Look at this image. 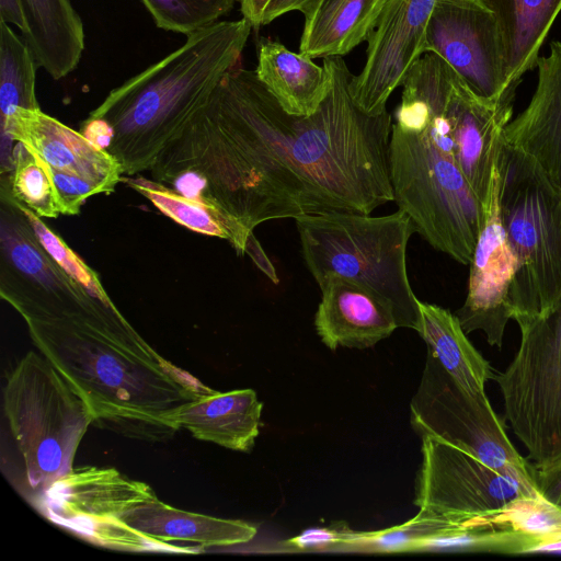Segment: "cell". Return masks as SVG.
<instances>
[{"label": "cell", "mask_w": 561, "mask_h": 561, "mask_svg": "<svg viewBox=\"0 0 561 561\" xmlns=\"http://www.w3.org/2000/svg\"><path fill=\"white\" fill-rule=\"evenodd\" d=\"M327 98L310 116L286 113L254 70L232 69L208 103L158 156L157 178L253 230L321 213L369 215L393 201L392 116L353 101L342 56L323 58Z\"/></svg>", "instance_id": "cell-1"}, {"label": "cell", "mask_w": 561, "mask_h": 561, "mask_svg": "<svg viewBox=\"0 0 561 561\" xmlns=\"http://www.w3.org/2000/svg\"><path fill=\"white\" fill-rule=\"evenodd\" d=\"M0 294L24 319L39 353L77 390L94 425L129 438L160 442L176 432L179 409L211 391L160 356L82 264L70 275L32 225L0 233Z\"/></svg>", "instance_id": "cell-2"}, {"label": "cell", "mask_w": 561, "mask_h": 561, "mask_svg": "<svg viewBox=\"0 0 561 561\" xmlns=\"http://www.w3.org/2000/svg\"><path fill=\"white\" fill-rule=\"evenodd\" d=\"M252 28L242 18L186 36L178 49L113 89L81 133L114 157L123 174L150 170L234 69Z\"/></svg>", "instance_id": "cell-3"}, {"label": "cell", "mask_w": 561, "mask_h": 561, "mask_svg": "<svg viewBox=\"0 0 561 561\" xmlns=\"http://www.w3.org/2000/svg\"><path fill=\"white\" fill-rule=\"evenodd\" d=\"M295 220L304 260L318 285L330 276L366 285L390 304L399 328L420 331V300L407 271V247L416 229L403 210L377 217L321 213Z\"/></svg>", "instance_id": "cell-4"}, {"label": "cell", "mask_w": 561, "mask_h": 561, "mask_svg": "<svg viewBox=\"0 0 561 561\" xmlns=\"http://www.w3.org/2000/svg\"><path fill=\"white\" fill-rule=\"evenodd\" d=\"M389 176L393 197L435 250L469 264L484 207L459 169L451 138L392 119Z\"/></svg>", "instance_id": "cell-5"}, {"label": "cell", "mask_w": 561, "mask_h": 561, "mask_svg": "<svg viewBox=\"0 0 561 561\" xmlns=\"http://www.w3.org/2000/svg\"><path fill=\"white\" fill-rule=\"evenodd\" d=\"M496 168L501 218L519 263L513 318L542 314L561 301V187L504 139Z\"/></svg>", "instance_id": "cell-6"}, {"label": "cell", "mask_w": 561, "mask_h": 561, "mask_svg": "<svg viewBox=\"0 0 561 561\" xmlns=\"http://www.w3.org/2000/svg\"><path fill=\"white\" fill-rule=\"evenodd\" d=\"M3 410L21 456L26 493L36 504L53 482L73 468L94 415L49 360L35 352L9 374Z\"/></svg>", "instance_id": "cell-7"}, {"label": "cell", "mask_w": 561, "mask_h": 561, "mask_svg": "<svg viewBox=\"0 0 561 561\" xmlns=\"http://www.w3.org/2000/svg\"><path fill=\"white\" fill-rule=\"evenodd\" d=\"M516 355L495 371L505 417L536 471L561 465V301L546 313L516 314Z\"/></svg>", "instance_id": "cell-8"}, {"label": "cell", "mask_w": 561, "mask_h": 561, "mask_svg": "<svg viewBox=\"0 0 561 561\" xmlns=\"http://www.w3.org/2000/svg\"><path fill=\"white\" fill-rule=\"evenodd\" d=\"M421 439L414 504L430 517L467 528L502 522L515 502L541 496L463 447L432 436Z\"/></svg>", "instance_id": "cell-9"}, {"label": "cell", "mask_w": 561, "mask_h": 561, "mask_svg": "<svg viewBox=\"0 0 561 561\" xmlns=\"http://www.w3.org/2000/svg\"><path fill=\"white\" fill-rule=\"evenodd\" d=\"M410 411L411 425L420 437L463 447L495 470L537 489L535 468L508 438L486 394L468 393L428 351Z\"/></svg>", "instance_id": "cell-10"}, {"label": "cell", "mask_w": 561, "mask_h": 561, "mask_svg": "<svg viewBox=\"0 0 561 561\" xmlns=\"http://www.w3.org/2000/svg\"><path fill=\"white\" fill-rule=\"evenodd\" d=\"M151 486L114 468H72L36 502L51 523L104 548L156 552L149 541L123 522L124 513L154 496Z\"/></svg>", "instance_id": "cell-11"}, {"label": "cell", "mask_w": 561, "mask_h": 561, "mask_svg": "<svg viewBox=\"0 0 561 561\" xmlns=\"http://www.w3.org/2000/svg\"><path fill=\"white\" fill-rule=\"evenodd\" d=\"M424 51L440 56L481 96L517 90L507 85L501 32L484 0H436Z\"/></svg>", "instance_id": "cell-12"}, {"label": "cell", "mask_w": 561, "mask_h": 561, "mask_svg": "<svg viewBox=\"0 0 561 561\" xmlns=\"http://www.w3.org/2000/svg\"><path fill=\"white\" fill-rule=\"evenodd\" d=\"M436 0H388L367 38L366 61L350 92L367 115L387 112V101L425 53L427 22Z\"/></svg>", "instance_id": "cell-13"}, {"label": "cell", "mask_w": 561, "mask_h": 561, "mask_svg": "<svg viewBox=\"0 0 561 561\" xmlns=\"http://www.w3.org/2000/svg\"><path fill=\"white\" fill-rule=\"evenodd\" d=\"M469 265L468 294L456 316L466 334L482 331L490 345L501 348L506 324L513 319L511 289L519 263L501 218L496 167Z\"/></svg>", "instance_id": "cell-14"}, {"label": "cell", "mask_w": 561, "mask_h": 561, "mask_svg": "<svg viewBox=\"0 0 561 561\" xmlns=\"http://www.w3.org/2000/svg\"><path fill=\"white\" fill-rule=\"evenodd\" d=\"M515 95L516 91H508L499 98L481 96L449 67L445 108L450 123L455 158L484 208L504 130L512 119Z\"/></svg>", "instance_id": "cell-15"}, {"label": "cell", "mask_w": 561, "mask_h": 561, "mask_svg": "<svg viewBox=\"0 0 561 561\" xmlns=\"http://www.w3.org/2000/svg\"><path fill=\"white\" fill-rule=\"evenodd\" d=\"M1 129L2 140L23 144L49 170L100 184L106 193L122 181L114 157L41 108H18Z\"/></svg>", "instance_id": "cell-16"}, {"label": "cell", "mask_w": 561, "mask_h": 561, "mask_svg": "<svg viewBox=\"0 0 561 561\" xmlns=\"http://www.w3.org/2000/svg\"><path fill=\"white\" fill-rule=\"evenodd\" d=\"M319 287L314 328L331 351L371 347L399 328L390 304L370 287L340 276Z\"/></svg>", "instance_id": "cell-17"}, {"label": "cell", "mask_w": 561, "mask_h": 561, "mask_svg": "<svg viewBox=\"0 0 561 561\" xmlns=\"http://www.w3.org/2000/svg\"><path fill=\"white\" fill-rule=\"evenodd\" d=\"M123 522L149 541L156 552L198 553L247 543L257 533L247 522L182 511L157 495L127 510Z\"/></svg>", "instance_id": "cell-18"}, {"label": "cell", "mask_w": 561, "mask_h": 561, "mask_svg": "<svg viewBox=\"0 0 561 561\" xmlns=\"http://www.w3.org/2000/svg\"><path fill=\"white\" fill-rule=\"evenodd\" d=\"M537 84L526 108L507 124L503 139L525 152L561 187V42L539 56Z\"/></svg>", "instance_id": "cell-19"}, {"label": "cell", "mask_w": 561, "mask_h": 561, "mask_svg": "<svg viewBox=\"0 0 561 561\" xmlns=\"http://www.w3.org/2000/svg\"><path fill=\"white\" fill-rule=\"evenodd\" d=\"M262 408L252 389L211 390L182 405L175 413L174 425L196 439L250 451L260 433Z\"/></svg>", "instance_id": "cell-20"}, {"label": "cell", "mask_w": 561, "mask_h": 561, "mask_svg": "<svg viewBox=\"0 0 561 561\" xmlns=\"http://www.w3.org/2000/svg\"><path fill=\"white\" fill-rule=\"evenodd\" d=\"M388 0H306L299 53L313 59L344 56L375 28Z\"/></svg>", "instance_id": "cell-21"}, {"label": "cell", "mask_w": 561, "mask_h": 561, "mask_svg": "<svg viewBox=\"0 0 561 561\" xmlns=\"http://www.w3.org/2000/svg\"><path fill=\"white\" fill-rule=\"evenodd\" d=\"M25 15L22 38L38 67L54 80L71 73L84 46L83 22L71 0H21Z\"/></svg>", "instance_id": "cell-22"}, {"label": "cell", "mask_w": 561, "mask_h": 561, "mask_svg": "<svg viewBox=\"0 0 561 561\" xmlns=\"http://www.w3.org/2000/svg\"><path fill=\"white\" fill-rule=\"evenodd\" d=\"M254 71L282 108L295 116L316 113L330 88L323 65L319 66L311 58L270 38L259 42Z\"/></svg>", "instance_id": "cell-23"}, {"label": "cell", "mask_w": 561, "mask_h": 561, "mask_svg": "<svg viewBox=\"0 0 561 561\" xmlns=\"http://www.w3.org/2000/svg\"><path fill=\"white\" fill-rule=\"evenodd\" d=\"M484 2L493 11L501 32L507 85L517 89L523 76L536 67L540 48L561 12V0Z\"/></svg>", "instance_id": "cell-24"}, {"label": "cell", "mask_w": 561, "mask_h": 561, "mask_svg": "<svg viewBox=\"0 0 561 561\" xmlns=\"http://www.w3.org/2000/svg\"><path fill=\"white\" fill-rule=\"evenodd\" d=\"M417 332L447 373L471 396H485L495 370L468 340L456 314L434 304L419 301Z\"/></svg>", "instance_id": "cell-25"}, {"label": "cell", "mask_w": 561, "mask_h": 561, "mask_svg": "<svg viewBox=\"0 0 561 561\" xmlns=\"http://www.w3.org/2000/svg\"><path fill=\"white\" fill-rule=\"evenodd\" d=\"M122 181L175 222L192 231L225 239L239 255L245 254L247 241L253 230L228 211L185 197L154 180L123 176Z\"/></svg>", "instance_id": "cell-26"}, {"label": "cell", "mask_w": 561, "mask_h": 561, "mask_svg": "<svg viewBox=\"0 0 561 561\" xmlns=\"http://www.w3.org/2000/svg\"><path fill=\"white\" fill-rule=\"evenodd\" d=\"M37 64L23 38L0 21L1 125L20 108H39L36 91Z\"/></svg>", "instance_id": "cell-27"}, {"label": "cell", "mask_w": 561, "mask_h": 561, "mask_svg": "<svg viewBox=\"0 0 561 561\" xmlns=\"http://www.w3.org/2000/svg\"><path fill=\"white\" fill-rule=\"evenodd\" d=\"M541 541L507 522L473 525L422 541L415 551L536 552Z\"/></svg>", "instance_id": "cell-28"}, {"label": "cell", "mask_w": 561, "mask_h": 561, "mask_svg": "<svg viewBox=\"0 0 561 561\" xmlns=\"http://www.w3.org/2000/svg\"><path fill=\"white\" fill-rule=\"evenodd\" d=\"M12 158V170L1 181L8 184L14 199L41 218H56L60 214L58 198L43 162L18 141Z\"/></svg>", "instance_id": "cell-29"}, {"label": "cell", "mask_w": 561, "mask_h": 561, "mask_svg": "<svg viewBox=\"0 0 561 561\" xmlns=\"http://www.w3.org/2000/svg\"><path fill=\"white\" fill-rule=\"evenodd\" d=\"M463 529L419 512L404 524L376 531H354L344 551L413 552L419 543Z\"/></svg>", "instance_id": "cell-30"}, {"label": "cell", "mask_w": 561, "mask_h": 561, "mask_svg": "<svg viewBox=\"0 0 561 561\" xmlns=\"http://www.w3.org/2000/svg\"><path fill=\"white\" fill-rule=\"evenodd\" d=\"M237 0H140L157 27L188 36L220 21Z\"/></svg>", "instance_id": "cell-31"}, {"label": "cell", "mask_w": 561, "mask_h": 561, "mask_svg": "<svg viewBox=\"0 0 561 561\" xmlns=\"http://www.w3.org/2000/svg\"><path fill=\"white\" fill-rule=\"evenodd\" d=\"M502 522H507L516 529L539 539L540 547L561 538V508L542 496L525 497L515 502L504 514Z\"/></svg>", "instance_id": "cell-32"}, {"label": "cell", "mask_w": 561, "mask_h": 561, "mask_svg": "<svg viewBox=\"0 0 561 561\" xmlns=\"http://www.w3.org/2000/svg\"><path fill=\"white\" fill-rule=\"evenodd\" d=\"M353 535L346 526L309 528L279 546L283 551H344Z\"/></svg>", "instance_id": "cell-33"}, {"label": "cell", "mask_w": 561, "mask_h": 561, "mask_svg": "<svg viewBox=\"0 0 561 561\" xmlns=\"http://www.w3.org/2000/svg\"><path fill=\"white\" fill-rule=\"evenodd\" d=\"M46 170L55 186L60 214L62 215H78L87 198L101 193L107 194L103 186L94 182L67 173L53 171L48 168H46Z\"/></svg>", "instance_id": "cell-34"}, {"label": "cell", "mask_w": 561, "mask_h": 561, "mask_svg": "<svg viewBox=\"0 0 561 561\" xmlns=\"http://www.w3.org/2000/svg\"><path fill=\"white\" fill-rule=\"evenodd\" d=\"M535 478L540 495L561 508V465L546 471L535 470Z\"/></svg>", "instance_id": "cell-35"}, {"label": "cell", "mask_w": 561, "mask_h": 561, "mask_svg": "<svg viewBox=\"0 0 561 561\" xmlns=\"http://www.w3.org/2000/svg\"><path fill=\"white\" fill-rule=\"evenodd\" d=\"M245 253L252 259L255 265L274 283L278 284L279 279L274 265L267 257L260 242L253 232L250 233L247 241Z\"/></svg>", "instance_id": "cell-36"}, {"label": "cell", "mask_w": 561, "mask_h": 561, "mask_svg": "<svg viewBox=\"0 0 561 561\" xmlns=\"http://www.w3.org/2000/svg\"><path fill=\"white\" fill-rule=\"evenodd\" d=\"M0 21L18 26L23 33L26 22L21 0H0Z\"/></svg>", "instance_id": "cell-37"}, {"label": "cell", "mask_w": 561, "mask_h": 561, "mask_svg": "<svg viewBox=\"0 0 561 561\" xmlns=\"http://www.w3.org/2000/svg\"><path fill=\"white\" fill-rule=\"evenodd\" d=\"M240 5L242 18L245 19L253 28L263 25L265 9L270 0H237Z\"/></svg>", "instance_id": "cell-38"}, {"label": "cell", "mask_w": 561, "mask_h": 561, "mask_svg": "<svg viewBox=\"0 0 561 561\" xmlns=\"http://www.w3.org/2000/svg\"><path fill=\"white\" fill-rule=\"evenodd\" d=\"M306 0H270L265 9L263 25H266L275 19L291 12L299 11Z\"/></svg>", "instance_id": "cell-39"}]
</instances>
